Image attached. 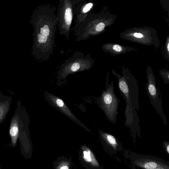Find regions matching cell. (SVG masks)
<instances>
[{
	"label": "cell",
	"mask_w": 169,
	"mask_h": 169,
	"mask_svg": "<svg viewBox=\"0 0 169 169\" xmlns=\"http://www.w3.org/2000/svg\"><path fill=\"white\" fill-rule=\"evenodd\" d=\"M102 138L106 140L112 146H116L117 144L116 139L112 135L107 133L100 131Z\"/></svg>",
	"instance_id": "cell-7"
},
{
	"label": "cell",
	"mask_w": 169,
	"mask_h": 169,
	"mask_svg": "<svg viewBox=\"0 0 169 169\" xmlns=\"http://www.w3.org/2000/svg\"><path fill=\"white\" fill-rule=\"evenodd\" d=\"M60 169H69V168L67 166H63Z\"/></svg>",
	"instance_id": "cell-17"
},
{
	"label": "cell",
	"mask_w": 169,
	"mask_h": 169,
	"mask_svg": "<svg viewBox=\"0 0 169 169\" xmlns=\"http://www.w3.org/2000/svg\"><path fill=\"white\" fill-rule=\"evenodd\" d=\"M135 37L136 38H141L143 37V35L141 33H135L134 34Z\"/></svg>",
	"instance_id": "cell-16"
},
{
	"label": "cell",
	"mask_w": 169,
	"mask_h": 169,
	"mask_svg": "<svg viewBox=\"0 0 169 169\" xmlns=\"http://www.w3.org/2000/svg\"><path fill=\"white\" fill-rule=\"evenodd\" d=\"M144 167L146 169H156L158 165L154 162H149L145 164Z\"/></svg>",
	"instance_id": "cell-10"
},
{
	"label": "cell",
	"mask_w": 169,
	"mask_h": 169,
	"mask_svg": "<svg viewBox=\"0 0 169 169\" xmlns=\"http://www.w3.org/2000/svg\"><path fill=\"white\" fill-rule=\"evenodd\" d=\"M118 87L120 94L125 102L124 114L125 126L131 133L140 131V120L138 112L139 110V88L137 81L129 77L119 78Z\"/></svg>",
	"instance_id": "cell-1"
},
{
	"label": "cell",
	"mask_w": 169,
	"mask_h": 169,
	"mask_svg": "<svg viewBox=\"0 0 169 169\" xmlns=\"http://www.w3.org/2000/svg\"><path fill=\"white\" fill-rule=\"evenodd\" d=\"M9 103L3 102L0 103V122L3 120L9 110Z\"/></svg>",
	"instance_id": "cell-8"
},
{
	"label": "cell",
	"mask_w": 169,
	"mask_h": 169,
	"mask_svg": "<svg viewBox=\"0 0 169 169\" xmlns=\"http://www.w3.org/2000/svg\"><path fill=\"white\" fill-rule=\"evenodd\" d=\"M46 98L47 102L51 106L57 109L64 114L73 120L80 126L86 128L85 125L82 123L76 117L71 110L67 106L66 104L61 99L52 94L45 92Z\"/></svg>",
	"instance_id": "cell-4"
},
{
	"label": "cell",
	"mask_w": 169,
	"mask_h": 169,
	"mask_svg": "<svg viewBox=\"0 0 169 169\" xmlns=\"http://www.w3.org/2000/svg\"><path fill=\"white\" fill-rule=\"evenodd\" d=\"M64 18H65L66 22L67 25H70L72 19V14L70 8H68L66 9Z\"/></svg>",
	"instance_id": "cell-9"
},
{
	"label": "cell",
	"mask_w": 169,
	"mask_h": 169,
	"mask_svg": "<svg viewBox=\"0 0 169 169\" xmlns=\"http://www.w3.org/2000/svg\"><path fill=\"white\" fill-rule=\"evenodd\" d=\"M105 26L103 23H100L96 26L95 28L96 30L98 32L102 31L105 27Z\"/></svg>",
	"instance_id": "cell-12"
},
{
	"label": "cell",
	"mask_w": 169,
	"mask_h": 169,
	"mask_svg": "<svg viewBox=\"0 0 169 169\" xmlns=\"http://www.w3.org/2000/svg\"><path fill=\"white\" fill-rule=\"evenodd\" d=\"M92 6H93V4L91 3L87 4L85 7L84 8L83 12L84 13H87L91 9Z\"/></svg>",
	"instance_id": "cell-13"
},
{
	"label": "cell",
	"mask_w": 169,
	"mask_h": 169,
	"mask_svg": "<svg viewBox=\"0 0 169 169\" xmlns=\"http://www.w3.org/2000/svg\"><path fill=\"white\" fill-rule=\"evenodd\" d=\"M12 140V145L13 146H16L19 136V128L18 120L14 118L12 120L9 131Z\"/></svg>",
	"instance_id": "cell-5"
},
{
	"label": "cell",
	"mask_w": 169,
	"mask_h": 169,
	"mask_svg": "<svg viewBox=\"0 0 169 169\" xmlns=\"http://www.w3.org/2000/svg\"><path fill=\"white\" fill-rule=\"evenodd\" d=\"M167 151L168 153H169V145H168L167 146Z\"/></svg>",
	"instance_id": "cell-18"
},
{
	"label": "cell",
	"mask_w": 169,
	"mask_h": 169,
	"mask_svg": "<svg viewBox=\"0 0 169 169\" xmlns=\"http://www.w3.org/2000/svg\"><path fill=\"white\" fill-rule=\"evenodd\" d=\"M41 34L38 35V42L40 43H45L47 41V37L50 34L49 28L47 25L44 26V27L41 28Z\"/></svg>",
	"instance_id": "cell-6"
},
{
	"label": "cell",
	"mask_w": 169,
	"mask_h": 169,
	"mask_svg": "<svg viewBox=\"0 0 169 169\" xmlns=\"http://www.w3.org/2000/svg\"><path fill=\"white\" fill-rule=\"evenodd\" d=\"M113 49L117 52L121 51L122 50V47L119 45H115L113 46Z\"/></svg>",
	"instance_id": "cell-15"
},
{
	"label": "cell",
	"mask_w": 169,
	"mask_h": 169,
	"mask_svg": "<svg viewBox=\"0 0 169 169\" xmlns=\"http://www.w3.org/2000/svg\"><path fill=\"white\" fill-rule=\"evenodd\" d=\"M167 48L168 51H169V43L168 44Z\"/></svg>",
	"instance_id": "cell-19"
},
{
	"label": "cell",
	"mask_w": 169,
	"mask_h": 169,
	"mask_svg": "<svg viewBox=\"0 0 169 169\" xmlns=\"http://www.w3.org/2000/svg\"><path fill=\"white\" fill-rule=\"evenodd\" d=\"M84 159L87 162H90L91 161L92 159L89 153L86 151H84Z\"/></svg>",
	"instance_id": "cell-14"
},
{
	"label": "cell",
	"mask_w": 169,
	"mask_h": 169,
	"mask_svg": "<svg viewBox=\"0 0 169 169\" xmlns=\"http://www.w3.org/2000/svg\"><path fill=\"white\" fill-rule=\"evenodd\" d=\"M147 79L148 82L146 85L147 95L153 107L161 118L165 125H166L167 122L163 110L162 96L159 88L156 86L155 79L151 75L148 76Z\"/></svg>",
	"instance_id": "cell-3"
},
{
	"label": "cell",
	"mask_w": 169,
	"mask_h": 169,
	"mask_svg": "<svg viewBox=\"0 0 169 169\" xmlns=\"http://www.w3.org/2000/svg\"><path fill=\"white\" fill-rule=\"evenodd\" d=\"M80 67V66L79 63H75L71 66L70 70L72 72H75L79 70Z\"/></svg>",
	"instance_id": "cell-11"
},
{
	"label": "cell",
	"mask_w": 169,
	"mask_h": 169,
	"mask_svg": "<svg viewBox=\"0 0 169 169\" xmlns=\"http://www.w3.org/2000/svg\"><path fill=\"white\" fill-rule=\"evenodd\" d=\"M99 107L104 112L108 121L116 124L119 100L115 94L113 81L109 84L108 79L106 82V90L102 92L97 99Z\"/></svg>",
	"instance_id": "cell-2"
}]
</instances>
